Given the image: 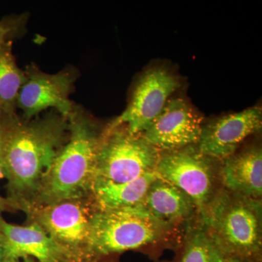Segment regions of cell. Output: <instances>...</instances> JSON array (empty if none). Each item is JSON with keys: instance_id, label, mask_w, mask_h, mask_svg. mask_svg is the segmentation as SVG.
Masks as SVG:
<instances>
[{"instance_id": "6da1fadb", "label": "cell", "mask_w": 262, "mask_h": 262, "mask_svg": "<svg viewBox=\"0 0 262 262\" xmlns=\"http://www.w3.org/2000/svg\"><path fill=\"white\" fill-rule=\"evenodd\" d=\"M69 139L68 117L51 110L24 119L1 113L0 165L7 199L17 211L32 204L53 160Z\"/></svg>"}, {"instance_id": "7a4b0ae2", "label": "cell", "mask_w": 262, "mask_h": 262, "mask_svg": "<svg viewBox=\"0 0 262 262\" xmlns=\"http://www.w3.org/2000/svg\"><path fill=\"white\" fill-rule=\"evenodd\" d=\"M68 140L53 160L29 206L90 194L106 126H99L83 108L77 105H74L68 116Z\"/></svg>"}, {"instance_id": "3957f363", "label": "cell", "mask_w": 262, "mask_h": 262, "mask_svg": "<svg viewBox=\"0 0 262 262\" xmlns=\"http://www.w3.org/2000/svg\"><path fill=\"white\" fill-rule=\"evenodd\" d=\"M224 256L261 261V201L224 190L201 222Z\"/></svg>"}, {"instance_id": "277c9868", "label": "cell", "mask_w": 262, "mask_h": 262, "mask_svg": "<svg viewBox=\"0 0 262 262\" xmlns=\"http://www.w3.org/2000/svg\"><path fill=\"white\" fill-rule=\"evenodd\" d=\"M172 227L141 206L120 209L96 208L91 220V253L94 262L129 251L151 248L165 241Z\"/></svg>"}, {"instance_id": "5b68a950", "label": "cell", "mask_w": 262, "mask_h": 262, "mask_svg": "<svg viewBox=\"0 0 262 262\" xmlns=\"http://www.w3.org/2000/svg\"><path fill=\"white\" fill-rule=\"evenodd\" d=\"M96 209L89 196L70 198L21 210L26 223L41 227L57 244L77 261H93L91 253V220Z\"/></svg>"}, {"instance_id": "8992f818", "label": "cell", "mask_w": 262, "mask_h": 262, "mask_svg": "<svg viewBox=\"0 0 262 262\" xmlns=\"http://www.w3.org/2000/svg\"><path fill=\"white\" fill-rule=\"evenodd\" d=\"M160 151L141 135L125 127H105L95 170V179L125 183L156 170Z\"/></svg>"}, {"instance_id": "52a82bcc", "label": "cell", "mask_w": 262, "mask_h": 262, "mask_svg": "<svg viewBox=\"0 0 262 262\" xmlns=\"http://www.w3.org/2000/svg\"><path fill=\"white\" fill-rule=\"evenodd\" d=\"M213 159L194 146L160 151L156 172L160 178L187 194L195 205L201 222L216 194Z\"/></svg>"}, {"instance_id": "ba28073f", "label": "cell", "mask_w": 262, "mask_h": 262, "mask_svg": "<svg viewBox=\"0 0 262 262\" xmlns=\"http://www.w3.org/2000/svg\"><path fill=\"white\" fill-rule=\"evenodd\" d=\"M178 76L163 67H154L139 77L126 110L108 124L122 125L133 135H140L165 107L170 96L180 87Z\"/></svg>"}, {"instance_id": "9c48e42d", "label": "cell", "mask_w": 262, "mask_h": 262, "mask_svg": "<svg viewBox=\"0 0 262 262\" xmlns=\"http://www.w3.org/2000/svg\"><path fill=\"white\" fill-rule=\"evenodd\" d=\"M26 81L19 91L17 108L24 119L39 116L48 108L68 117L74 104L70 96L77 78L75 70H64L51 75L30 66L25 71Z\"/></svg>"}, {"instance_id": "30bf717a", "label": "cell", "mask_w": 262, "mask_h": 262, "mask_svg": "<svg viewBox=\"0 0 262 262\" xmlns=\"http://www.w3.org/2000/svg\"><path fill=\"white\" fill-rule=\"evenodd\" d=\"M202 119L183 98H170L161 113L140 134L160 151L198 144Z\"/></svg>"}, {"instance_id": "8fae6325", "label": "cell", "mask_w": 262, "mask_h": 262, "mask_svg": "<svg viewBox=\"0 0 262 262\" xmlns=\"http://www.w3.org/2000/svg\"><path fill=\"white\" fill-rule=\"evenodd\" d=\"M261 127L262 110L258 106L217 117L203 125L196 147L208 158L223 161Z\"/></svg>"}, {"instance_id": "7c38bea8", "label": "cell", "mask_w": 262, "mask_h": 262, "mask_svg": "<svg viewBox=\"0 0 262 262\" xmlns=\"http://www.w3.org/2000/svg\"><path fill=\"white\" fill-rule=\"evenodd\" d=\"M0 246L4 262H17L26 257L35 258L37 262L75 260L39 226L34 223H25L24 226L13 225L6 222L2 215Z\"/></svg>"}, {"instance_id": "4fadbf2b", "label": "cell", "mask_w": 262, "mask_h": 262, "mask_svg": "<svg viewBox=\"0 0 262 262\" xmlns=\"http://www.w3.org/2000/svg\"><path fill=\"white\" fill-rule=\"evenodd\" d=\"M221 180L226 190L252 199L262 195V151L254 146L223 160Z\"/></svg>"}, {"instance_id": "5bb4252c", "label": "cell", "mask_w": 262, "mask_h": 262, "mask_svg": "<svg viewBox=\"0 0 262 262\" xmlns=\"http://www.w3.org/2000/svg\"><path fill=\"white\" fill-rule=\"evenodd\" d=\"M141 206L156 220L170 227L198 213L194 202L186 193L159 176L150 186Z\"/></svg>"}, {"instance_id": "9a60e30c", "label": "cell", "mask_w": 262, "mask_h": 262, "mask_svg": "<svg viewBox=\"0 0 262 262\" xmlns=\"http://www.w3.org/2000/svg\"><path fill=\"white\" fill-rule=\"evenodd\" d=\"M158 177L156 172H153L125 183L95 179L90 196L99 209H120L141 206L150 186Z\"/></svg>"}, {"instance_id": "2e32d148", "label": "cell", "mask_w": 262, "mask_h": 262, "mask_svg": "<svg viewBox=\"0 0 262 262\" xmlns=\"http://www.w3.org/2000/svg\"><path fill=\"white\" fill-rule=\"evenodd\" d=\"M26 81V74L17 65L13 53V42L0 43V112L16 113L19 91Z\"/></svg>"}, {"instance_id": "e0dca14e", "label": "cell", "mask_w": 262, "mask_h": 262, "mask_svg": "<svg viewBox=\"0 0 262 262\" xmlns=\"http://www.w3.org/2000/svg\"><path fill=\"white\" fill-rule=\"evenodd\" d=\"M189 229L184 244L173 262H223L225 256L201 222Z\"/></svg>"}, {"instance_id": "ac0fdd59", "label": "cell", "mask_w": 262, "mask_h": 262, "mask_svg": "<svg viewBox=\"0 0 262 262\" xmlns=\"http://www.w3.org/2000/svg\"><path fill=\"white\" fill-rule=\"evenodd\" d=\"M16 27V24L12 20L0 21V42L10 40L8 38L15 32Z\"/></svg>"}, {"instance_id": "d6986e66", "label": "cell", "mask_w": 262, "mask_h": 262, "mask_svg": "<svg viewBox=\"0 0 262 262\" xmlns=\"http://www.w3.org/2000/svg\"><path fill=\"white\" fill-rule=\"evenodd\" d=\"M4 178L3 169L0 165V179ZM4 212H9V213H15L17 212L14 206L10 203V202L6 198H3L0 195V215Z\"/></svg>"}, {"instance_id": "ffe728a7", "label": "cell", "mask_w": 262, "mask_h": 262, "mask_svg": "<svg viewBox=\"0 0 262 262\" xmlns=\"http://www.w3.org/2000/svg\"><path fill=\"white\" fill-rule=\"evenodd\" d=\"M223 262H261V261H252V260L243 259L236 257H227L225 256Z\"/></svg>"}, {"instance_id": "44dd1931", "label": "cell", "mask_w": 262, "mask_h": 262, "mask_svg": "<svg viewBox=\"0 0 262 262\" xmlns=\"http://www.w3.org/2000/svg\"><path fill=\"white\" fill-rule=\"evenodd\" d=\"M17 262H37L35 258L32 257H26Z\"/></svg>"}, {"instance_id": "7402d4cb", "label": "cell", "mask_w": 262, "mask_h": 262, "mask_svg": "<svg viewBox=\"0 0 262 262\" xmlns=\"http://www.w3.org/2000/svg\"><path fill=\"white\" fill-rule=\"evenodd\" d=\"M59 262H91V261H77V260H73V259H66V260H63V261H61Z\"/></svg>"}, {"instance_id": "603a6c76", "label": "cell", "mask_w": 262, "mask_h": 262, "mask_svg": "<svg viewBox=\"0 0 262 262\" xmlns=\"http://www.w3.org/2000/svg\"><path fill=\"white\" fill-rule=\"evenodd\" d=\"M0 262H4V258H3V249H2L1 246H0Z\"/></svg>"}, {"instance_id": "cb8c5ba5", "label": "cell", "mask_w": 262, "mask_h": 262, "mask_svg": "<svg viewBox=\"0 0 262 262\" xmlns=\"http://www.w3.org/2000/svg\"><path fill=\"white\" fill-rule=\"evenodd\" d=\"M0 117H1V112H0Z\"/></svg>"}, {"instance_id": "d4e9b609", "label": "cell", "mask_w": 262, "mask_h": 262, "mask_svg": "<svg viewBox=\"0 0 262 262\" xmlns=\"http://www.w3.org/2000/svg\"><path fill=\"white\" fill-rule=\"evenodd\" d=\"M0 43H1V42H0Z\"/></svg>"}]
</instances>
